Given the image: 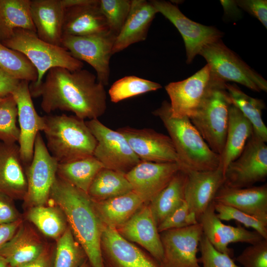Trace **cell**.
Returning a JSON list of instances; mask_svg holds the SVG:
<instances>
[{
	"label": "cell",
	"instance_id": "obj_41",
	"mask_svg": "<svg viewBox=\"0 0 267 267\" xmlns=\"http://www.w3.org/2000/svg\"><path fill=\"white\" fill-rule=\"evenodd\" d=\"M131 6L130 0H99V7L109 31L116 37L128 17Z\"/></svg>",
	"mask_w": 267,
	"mask_h": 267
},
{
	"label": "cell",
	"instance_id": "obj_14",
	"mask_svg": "<svg viewBox=\"0 0 267 267\" xmlns=\"http://www.w3.org/2000/svg\"><path fill=\"white\" fill-rule=\"evenodd\" d=\"M150 1L158 13L168 19L181 34L185 44L187 63L192 62L204 46L221 39L222 33L218 29L192 21L171 2Z\"/></svg>",
	"mask_w": 267,
	"mask_h": 267
},
{
	"label": "cell",
	"instance_id": "obj_46",
	"mask_svg": "<svg viewBox=\"0 0 267 267\" xmlns=\"http://www.w3.org/2000/svg\"><path fill=\"white\" fill-rule=\"evenodd\" d=\"M13 201L9 196L0 193V224L12 223L23 219Z\"/></svg>",
	"mask_w": 267,
	"mask_h": 267
},
{
	"label": "cell",
	"instance_id": "obj_23",
	"mask_svg": "<svg viewBox=\"0 0 267 267\" xmlns=\"http://www.w3.org/2000/svg\"><path fill=\"white\" fill-rule=\"evenodd\" d=\"M48 245L23 221L13 237L0 248V256L10 267H20L39 257Z\"/></svg>",
	"mask_w": 267,
	"mask_h": 267
},
{
	"label": "cell",
	"instance_id": "obj_32",
	"mask_svg": "<svg viewBox=\"0 0 267 267\" xmlns=\"http://www.w3.org/2000/svg\"><path fill=\"white\" fill-rule=\"evenodd\" d=\"M187 175L179 170L168 185L148 204L157 225L184 201Z\"/></svg>",
	"mask_w": 267,
	"mask_h": 267
},
{
	"label": "cell",
	"instance_id": "obj_34",
	"mask_svg": "<svg viewBox=\"0 0 267 267\" xmlns=\"http://www.w3.org/2000/svg\"><path fill=\"white\" fill-rule=\"evenodd\" d=\"M225 88L232 104L250 122L253 133L266 142L267 128L262 119V111L266 107L264 101L249 96L235 84L225 83Z\"/></svg>",
	"mask_w": 267,
	"mask_h": 267
},
{
	"label": "cell",
	"instance_id": "obj_7",
	"mask_svg": "<svg viewBox=\"0 0 267 267\" xmlns=\"http://www.w3.org/2000/svg\"><path fill=\"white\" fill-rule=\"evenodd\" d=\"M202 56L213 74L224 83L232 82L255 91H267V82L228 48L221 39L204 46Z\"/></svg>",
	"mask_w": 267,
	"mask_h": 267
},
{
	"label": "cell",
	"instance_id": "obj_47",
	"mask_svg": "<svg viewBox=\"0 0 267 267\" xmlns=\"http://www.w3.org/2000/svg\"><path fill=\"white\" fill-rule=\"evenodd\" d=\"M55 254V244H49L39 257L20 267H54Z\"/></svg>",
	"mask_w": 267,
	"mask_h": 267
},
{
	"label": "cell",
	"instance_id": "obj_24",
	"mask_svg": "<svg viewBox=\"0 0 267 267\" xmlns=\"http://www.w3.org/2000/svg\"><path fill=\"white\" fill-rule=\"evenodd\" d=\"M24 167L18 144L0 141V193L24 200L27 190Z\"/></svg>",
	"mask_w": 267,
	"mask_h": 267
},
{
	"label": "cell",
	"instance_id": "obj_51",
	"mask_svg": "<svg viewBox=\"0 0 267 267\" xmlns=\"http://www.w3.org/2000/svg\"><path fill=\"white\" fill-rule=\"evenodd\" d=\"M80 267H91V266L87 259Z\"/></svg>",
	"mask_w": 267,
	"mask_h": 267
},
{
	"label": "cell",
	"instance_id": "obj_9",
	"mask_svg": "<svg viewBox=\"0 0 267 267\" xmlns=\"http://www.w3.org/2000/svg\"><path fill=\"white\" fill-rule=\"evenodd\" d=\"M219 81L206 64L187 79L171 82L165 87L170 99L172 116H192L198 110L212 88Z\"/></svg>",
	"mask_w": 267,
	"mask_h": 267
},
{
	"label": "cell",
	"instance_id": "obj_13",
	"mask_svg": "<svg viewBox=\"0 0 267 267\" xmlns=\"http://www.w3.org/2000/svg\"><path fill=\"white\" fill-rule=\"evenodd\" d=\"M203 235L199 223L160 232L163 250L161 267H201L197 254Z\"/></svg>",
	"mask_w": 267,
	"mask_h": 267
},
{
	"label": "cell",
	"instance_id": "obj_49",
	"mask_svg": "<svg viewBox=\"0 0 267 267\" xmlns=\"http://www.w3.org/2000/svg\"><path fill=\"white\" fill-rule=\"evenodd\" d=\"M23 221L22 219L12 223L0 224V248L13 237Z\"/></svg>",
	"mask_w": 267,
	"mask_h": 267
},
{
	"label": "cell",
	"instance_id": "obj_31",
	"mask_svg": "<svg viewBox=\"0 0 267 267\" xmlns=\"http://www.w3.org/2000/svg\"><path fill=\"white\" fill-rule=\"evenodd\" d=\"M31 0H0V41L9 39L16 29L36 33L32 20Z\"/></svg>",
	"mask_w": 267,
	"mask_h": 267
},
{
	"label": "cell",
	"instance_id": "obj_45",
	"mask_svg": "<svg viewBox=\"0 0 267 267\" xmlns=\"http://www.w3.org/2000/svg\"><path fill=\"white\" fill-rule=\"evenodd\" d=\"M235 2L237 5L254 16L267 28V0H239Z\"/></svg>",
	"mask_w": 267,
	"mask_h": 267
},
{
	"label": "cell",
	"instance_id": "obj_18",
	"mask_svg": "<svg viewBox=\"0 0 267 267\" xmlns=\"http://www.w3.org/2000/svg\"><path fill=\"white\" fill-rule=\"evenodd\" d=\"M179 170L180 166L177 163L140 161L125 176L133 191L142 198L145 204H148Z\"/></svg>",
	"mask_w": 267,
	"mask_h": 267
},
{
	"label": "cell",
	"instance_id": "obj_40",
	"mask_svg": "<svg viewBox=\"0 0 267 267\" xmlns=\"http://www.w3.org/2000/svg\"><path fill=\"white\" fill-rule=\"evenodd\" d=\"M215 212L222 221H235L247 228H252L267 239V222L231 206L213 201Z\"/></svg>",
	"mask_w": 267,
	"mask_h": 267
},
{
	"label": "cell",
	"instance_id": "obj_28",
	"mask_svg": "<svg viewBox=\"0 0 267 267\" xmlns=\"http://www.w3.org/2000/svg\"><path fill=\"white\" fill-rule=\"evenodd\" d=\"M93 202L103 225L115 229L126 222L145 204L142 198L133 190L107 200Z\"/></svg>",
	"mask_w": 267,
	"mask_h": 267
},
{
	"label": "cell",
	"instance_id": "obj_37",
	"mask_svg": "<svg viewBox=\"0 0 267 267\" xmlns=\"http://www.w3.org/2000/svg\"><path fill=\"white\" fill-rule=\"evenodd\" d=\"M87 259L85 251L68 227L56 241L54 267H80Z\"/></svg>",
	"mask_w": 267,
	"mask_h": 267
},
{
	"label": "cell",
	"instance_id": "obj_3",
	"mask_svg": "<svg viewBox=\"0 0 267 267\" xmlns=\"http://www.w3.org/2000/svg\"><path fill=\"white\" fill-rule=\"evenodd\" d=\"M152 114L166 128L177 152L180 170L185 173L218 168L220 155L211 150L188 117L172 116L170 103L166 100Z\"/></svg>",
	"mask_w": 267,
	"mask_h": 267
},
{
	"label": "cell",
	"instance_id": "obj_52",
	"mask_svg": "<svg viewBox=\"0 0 267 267\" xmlns=\"http://www.w3.org/2000/svg\"><path fill=\"white\" fill-rule=\"evenodd\" d=\"M3 98H0V102L3 100Z\"/></svg>",
	"mask_w": 267,
	"mask_h": 267
},
{
	"label": "cell",
	"instance_id": "obj_42",
	"mask_svg": "<svg viewBox=\"0 0 267 267\" xmlns=\"http://www.w3.org/2000/svg\"><path fill=\"white\" fill-rule=\"evenodd\" d=\"M199 250L201 254L199 263L202 267H240L232 257L217 250L204 235L200 241Z\"/></svg>",
	"mask_w": 267,
	"mask_h": 267
},
{
	"label": "cell",
	"instance_id": "obj_43",
	"mask_svg": "<svg viewBox=\"0 0 267 267\" xmlns=\"http://www.w3.org/2000/svg\"><path fill=\"white\" fill-rule=\"evenodd\" d=\"M197 217L191 212L184 201L167 217L157 226L159 232L176 228H180L197 224Z\"/></svg>",
	"mask_w": 267,
	"mask_h": 267
},
{
	"label": "cell",
	"instance_id": "obj_30",
	"mask_svg": "<svg viewBox=\"0 0 267 267\" xmlns=\"http://www.w3.org/2000/svg\"><path fill=\"white\" fill-rule=\"evenodd\" d=\"M25 217L43 235L55 241L69 227L63 211L50 201L47 205L27 208Z\"/></svg>",
	"mask_w": 267,
	"mask_h": 267
},
{
	"label": "cell",
	"instance_id": "obj_38",
	"mask_svg": "<svg viewBox=\"0 0 267 267\" xmlns=\"http://www.w3.org/2000/svg\"><path fill=\"white\" fill-rule=\"evenodd\" d=\"M161 88L162 86L159 83L135 76H128L114 82L108 90V94L111 102L118 103Z\"/></svg>",
	"mask_w": 267,
	"mask_h": 267
},
{
	"label": "cell",
	"instance_id": "obj_21",
	"mask_svg": "<svg viewBox=\"0 0 267 267\" xmlns=\"http://www.w3.org/2000/svg\"><path fill=\"white\" fill-rule=\"evenodd\" d=\"M116 230L126 240L145 249L160 264L163 256V247L160 233L148 204H144Z\"/></svg>",
	"mask_w": 267,
	"mask_h": 267
},
{
	"label": "cell",
	"instance_id": "obj_16",
	"mask_svg": "<svg viewBox=\"0 0 267 267\" xmlns=\"http://www.w3.org/2000/svg\"><path fill=\"white\" fill-rule=\"evenodd\" d=\"M18 109V121L20 136L18 144L20 155L25 166L32 161L35 139L38 134L43 131L44 123L43 116L37 112L29 89V82L20 81L12 91Z\"/></svg>",
	"mask_w": 267,
	"mask_h": 267
},
{
	"label": "cell",
	"instance_id": "obj_33",
	"mask_svg": "<svg viewBox=\"0 0 267 267\" xmlns=\"http://www.w3.org/2000/svg\"><path fill=\"white\" fill-rule=\"evenodd\" d=\"M104 168L93 156L58 163L57 176L73 186L88 193L97 173Z\"/></svg>",
	"mask_w": 267,
	"mask_h": 267
},
{
	"label": "cell",
	"instance_id": "obj_11",
	"mask_svg": "<svg viewBox=\"0 0 267 267\" xmlns=\"http://www.w3.org/2000/svg\"><path fill=\"white\" fill-rule=\"evenodd\" d=\"M58 164L47 150L41 132L39 133L35 141L32 161L25 169L27 190L23 201L26 209L48 204Z\"/></svg>",
	"mask_w": 267,
	"mask_h": 267
},
{
	"label": "cell",
	"instance_id": "obj_1",
	"mask_svg": "<svg viewBox=\"0 0 267 267\" xmlns=\"http://www.w3.org/2000/svg\"><path fill=\"white\" fill-rule=\"evenodd\" d=\"M29 89L32 97H41V107L47 114L66 111L91 120L102 116L107 109L104 86L95 75L83 68L73 71L51 68L39 85L30 84Z\"/></svg>",
	"mask_w": 267,
	"mask_h": 267
},
{
	"label": "cell",
	"instance_id": "obj_15",
	"mask_svg": "<svg viewBox=\"0 0 267 267\" xmlns=\"http://www.w3.org/2000/svg\"><path fill=\"white\" fill-rule=\"evenodd\" d=\"M103 267H161L148 252L122 237L115 228L104 226L100 239Z\"/></svg>",
	"mask_w": 267,
	"mask_h": 267
},
{
	"label": "cell",
	"instance_id": "obj_2",
	"mask_svg": "<svg viewBox=\"0 0 267 267\" xmlns=\"http://www.w3.org/2000/svg\"><path fill=\"white\" fill-rule=\"evenodd\" d=\"M49 201L64 212L75 238L85 251L91 267H103L100 239L104 225L89 195L56 178Z\"/></svg>",
	"mask_w": 267,
	"mask_h": 267
},
{
	"label": "cell",
	"instance_id": "obj_29",
	"mask_svg": "<svg viewBox=\"0 0 267 267\" xmlns=\"http://www.w3.org/2000/svg\"><path fill=\"white\" fill-rule=\"evenodd\" d=\"M253 132L250 122L232 104L229 110L224 146L220 155L219 167L223 172L228 165L240 155Z\"/></svg>",
	"mask_w": 267,
	"mask_h": 267
},
{
	"label": "cell",
	"instance_id": "obj_4",
	"mask_svg": "<svg viewBox=\"0 0 267 267\" xmlns=\"http://www.w3.org/2000/svg\"><path fill=\"white\" fill-rule=\"evenodd\" d=\"M43 117L45 145L58 163L93 156L96 140L85 120L66 114Z\"/></svg>",
	"mask_w": 267,
	"mask_h": 267
},
{
	"label": "cell",
	"instance_id": "obj_35",
	"mask_svg": "<svg viewBox=\"0 0 267 267\" xmlns=\"http://www.w3.org/2000/svg\"><path fill=\"white\" fill-rule=\"evenodd\" d=\"M132 190V187L125 174L103 168L95 177L87 194L93 200L100 201Z\"/></svg>",
	"mask_w": 267,
	"mask_h": 267
},
{
	"label": "cell",
	"instance_id": "obj_20",
	"mask_svg": "<svg viewBox=\"0 0 267 267\" xmlns=\"http://www.w3.org/2000/svg\"><path fill=\"white\" fill-rule=\"evenodd\" d=\"M63 36H87L109 32L99 0H73L64 8Z\"/></svg>",
	"mask_w": 267,
	"mask_h": 267
},
{
	"label": "cell",
	"instance_id": "obj_44",
	"mask_svg": "<svg viewBox=\"0 0 267 267\" xmlns=\"http://www.w3.org/2000/svg\"><path fill=\"white\" fill-rule=\"evenodd\" d=\"M242 267H267V239L246 247L236 257Z\"/></svg>",
	"mask_w": 267,
	"mask_h": 267
},
{
	"label": "cell",
	"instance_id": "obj_6",
	"mask_svg": "<svg viewBox=\"0 0 267 267\" xmlns=\"http://www.w3.org/2000/svg\"><path fill=\"white\" fill-rule=\"evenodd\" d=\"M225 83L218 82L195 114L189 118L211 150L219 155L224 146L232 104Z\"/></svg>",
	"mask_w": 267,
	"mask_h": 267
},
{
	"label": "cell",
	"instance_id": "obj_22",
	"mask_svg": "<svg viewBox=\"0 0 267 267\" xmlns=\"http://www.w3.org/2000/svg\"><path fill=\"white\" fill-rule=\"evenodd\" d=\"M185 173V201L199 221L223 184L224 172L219 167L212 171H189Z\"/></svg>",
	"mask_w": 267,
	"mask_h": 267
},
{
	"label": "cell",
	"instance_id": "obj_10",
	"mask_svg": "<svg viewBox=\"0 0 267 267\" xmlns=\"http://www.w3.org/2000/svg\"><path fill=\"white\" fill-rule=\"evenodd\" d=\"M267 177V146L253 132L240 155L224 172V185L245 188L264 181Z\"/></svg>",
	"mask_w": 267,
	"mask_h": 267
},
{
	"label": "cell",
	"instance_id": "obj_50",
	"mask_svg": "<svg viewBox=\"0 0 267 267\" xmlns=\"http://www.w3.org/2000/svg\"><path fill=\"white\" fill-rule=\"evenodd\" d=\"M0 267H10L6 261L0 256Z\"/></svg>",
	"mask_w": 267,
	"mask_h": 267
},
{
	"label": "cell",
	"instance_id": "obj_17",
	"mask_svg": "<svg viewBox=\"0 0 267 267\" xmlns=\"http://www.w3.org/2000/svg\"><path fill=\"white\" fill-rule=\"evenodd\" d=\"M117 131L124 136L140 161L178 164V157L169 136L146 128L125 127Z\"/></svg>",
	"mask_w": 267,
	"mask_h": 267
},
{
	"label": "cell",
	"instance_id": "obj_12",
	"mask_svg": "<svg viewBox=\"0 0 267 267\" xmlns=\"http://www.w3.org/2000/svg\"><path fill=\"white\" fill-rule=\"evenodd\" d=\"M116 36L110 31L87 36L63 35L61 46L75 58L89 64L95 71L98 82L109 84L110 59Z\"/></svg>",
	"mask_w": 267,
	"mask_h": 267
},
{
	"label": "cell",
	"instance_id": "obj_26",
	"mask_svg": "<svg viewBox=\"0 0 267 267\" xmlns=\"http://www.w3.org/2000/svg\"><path fill=\"white\" fill-rule=\"evenodd\" d=\"M30 11L38 37L61 46L64 8L61 0H31Z\"/></svg>",
	"mask_w": 267,
	"mask_h": 267
},
{
	"label": "cell",
	"instance_id": "obj_39",
	"mask_svg": "<svg viewBox=\"0 0 267 267\" xmlns=\"http://www.w3.org/2000/svg\"><path fill=\"white\" fill-rule=\"evenodd\" d=\"M18 109L12 95L0 102V141L6 143L18 142L20 130L17 125Z\"/></svg>",
	"mask_w": 267,
	"mask_h": 267
},
{
	"label": "cell",
	"instance_id": "obj_36",
	"mask_svg": "<svg viewBox=\"0 0 267 267\" xmlns=\"http://www.w3.org/2000/svg\"><path fill=\"white\" fill-rule=\"evenodd\" d=\"M0 68L19 80L36 82L38 72L22 53L10 48L0 41Z\"/></svg>",
	"mask_w": 267,
	"mask_h": 267
},
{
	"label": "cell",
	"instance_id": "obj_5",
	"mask_svg": "<svg viewBox=\"0 0 267 267\" xmlns=\"http://www.w3.org/2000/svg\"><path fill=\"white\" fill-rule=\"evenodd\" d=\"M1 43L22 53L35 67L38 79L31 83L34 86L39 85L51 68L61 67L73 71L84 67L83 62L74 57L64 47L41 40L33 31L16 29L9 39Z\"/></svg>",
	"mask_w": 267,
	"mask_h": 267
},
{
	"label": "cell",
	"instance_id": "obj_19",
	"mask_svg": "<svg viewBox=\"0 0 267 267\" xmlns=\"http://www.w3.org/2000/svg\"><path fill=\"white\" fill-rule=\"evenodd\" d=\"M203 235L219 251L232 257V249L228 247L230 243H246L253 244L263 237L255 230L246 229L239 224L236 226L224 224L217 217L213 202L199 219Z\"/></svg>",
	"mask_w": 267,
	"mask_h": 267
},
{
	"label": "cell",
	"instance_id": "obj_48",
	"mask_svg": "<svg viewBox=\"0 0 267 267\" xmlns=\"http://www.w3.org/2000/svg\"><path fill=\"white\" fill-rule=\"evenodd\" d=\"M20 82L0 68V98L11 95Z\"/></svg>",
	"mask_w": 267,
	"mask_h": 267
},
{
	"label": "cell",
	"instance_id": "obj_8",
	"mask_svg": "<svg viewBox=\"0 0 267 267\" xmlns=\"http://www.w3.org/2000/svg\"><path fill=\"white\" fill-rule=\"evenodd\" d=\"M96 140L93 156L104 168L126 174L140 161L124 136L98 119L86 121Z\"/></svg>",
	"mask_w": 267,
	"mask_h": 267
},
{
	"label": "cell",
	"instance_id": "obj_25",
	"mask_svg": "<svg viewBox=\"0 0 267 267\" xmlns=\"http://www.w3.org/2000/svg\"><path fill=\"white\" fill-rule=\"evenodd\" d=\"M158 13L150 1L132 0L128 17L115 38L112 54L146 40L151 23Z\"/></svg>",
	"mask_w": 267,
	"mask_h": 267
},
{
	"label": "cell",
	"instance_id": "obj_27",
	"mask_svg": "<svg viewBox=\"0 0 267 267\" xmlns=\"http://www.w3.org/2000/svg\"><path fill=\"white\" fill-rule=\"evenodd\" d=\"M255 216L267 222V184L245 188L222 185L214 201Z\"/></svg>",
	"mask_w": 267,
	"mask_h": 267
}]
</instances>
